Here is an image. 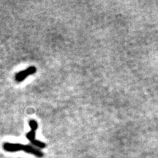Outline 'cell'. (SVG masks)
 <instances>
[{"label":"cell","instance_id":"cell-1","mask_svg":"<svg viewBox=\"0 0 158 158\" xmlns=\"http://www.w3.org/2000/svg\"><path fill=\"white\" fill-rule=\"evenodd\" d=\"M3 148L5 151H10V152H14V151H26L29 154H32L34 155L37 156L38 157H41L43 156V153L39 149H37L36 147L31 146V145H22L19 143H5L3 145Z\"/></svg>","mask_w":158,"mask_h":158},{"label":"cell","instance_id":"cell-2","mask_svg":"<svg viewBox=\"0 0 158 158\" xmlns=\"http://www.w3.org/2000/svg\"><path fill=\"white\" fill-rule=\"evenodd\" d=\"M29 124L32 130L31 131L26 133V136L27 139L29 140L34 146H37V147L41 148V149L46 147V144H45L43 142L40 141V140H37L36 138H35V133H36V130L38 127L37 122L35 120H34V119H31V120L29 122Z\"/></svg>","mask_w":158,"mask_h":158},{"label":"cell","instance_id":"cell-3","mask_svg":"<svg viewBox=\"0 0 158 158\" xmlns=\"http://www.w3.org/2000/svg\"><path fill=\"white\" fill-rule=\"evenodd\" d=\"M36 71L37 68L34 66H31L29 67V68H26V70H21V71L19 72V73H18L17 74L15 75V81H16V82H21L24 80L26 79L27 76L34 74V73H36Z\"/></svg>","mask_w":158,"mask_h":158}]
</instances>
